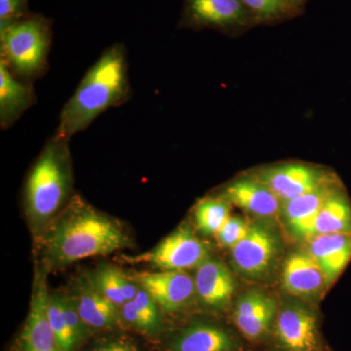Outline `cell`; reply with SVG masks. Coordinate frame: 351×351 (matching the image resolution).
Here are the masks:
<instances>
[{"label": "cell", "instance_id": "cell-1", "mask_svg": "<svg viewBox=\"0 0 351 351\" xmlns=\"http://www.w3.org/2000/svg\"><path fill=\"white\" fill-rule=\"evenodd\" d=\"M41 232L43 265L47 269L108 255L130 244L120 221L95 209L78 195H73Z\"/></svg>", "mask_w": 351, "mask_h": 351}, {"label": "cell", "instance_id": "cell-2", "mask_svg": "<svg viewBox=\"0 0 351 351\" xmlns=\"http://www.w3.org/2000/svg\"><path fill=\"white\" fill-rule=\"evenodd\" d=\"M131 95L125 46L112 44L88 69L64 106L55 134L71 140L101 113L128 101Z\"/></svg>", "mask_w": 351, "mask_h": 351}, {"label": "cell", "instance_id": "cell-3", "mask_svg": "<svg viewBox=\"0 0 351 351\" xmlns=\"http://www.w3.org/2000/svg\"><path fill=\"white\" fill-rule=\"evenodd\" d=\"M73 188L69 140L54 134L44 145L25 181V212L34 232H43L63 211L73 197Z\"/></svg>", "mask_w": 351, "mask_h": 351}, {"label": "cell", "instance_id": "cell-4", "mask_svg": "<svg viewBox=\"0 0 351 351\" xmlns=\"http://www.w3.org/2000/svg\"><path fill=\"white\" fill-rule=\"evenodd\" d=\"M53 23L31 13L0 31V62L27 83L43 77L49 69Z\"/></svg>", "mask_w": 351, "mask_h": 351}, {"label": "cell", "instance_id": "cell-5", "mask_svg": "<svg viewBox=\"0 0 351 351\" xmlns=\"http://www.w3.org/2000/svg\"><path fill=\"white\" fill-rule=\"evenodd\" d=\"M208 258L209 250L206 245L188 226H181L152 250L140 255L122 256L120 261L131 265L145 263L159 270L186 271L197 269Z\"/></svg>", "mask_w": 351, "mask_h": 351}, {"label": "cell", "instance_id": "cell-6", "mask_svg": "<svg viewBox=\"0 0 351 351\" xmlns=\"http://www.w3.org/2000/svg\"><path fill=\"white\" fill-rule=\"evenodd\" d=\"M254 20L242 0H184L180 25L189 29L230 31Z\"/></svg>", "mask_w": 351, "mask_h": 351}, {"label": "cell", "instance_id": "cell-7", "mask_svg": "<svg viewBox=\"0 0 351 351\" xmlns=\"http://www.w3.org/2000/svg\"><path fill=\"white\" fill-rule=\"evenodd\" d=\"M130 276L165 313L181 311L196 293L195 278L186 271L134 272Z\"/></svg>", "mask_w": 351, "mask_h": 351}, {"label": "cell", "instance_id": "cell-8", "mask_svg": "<svg viewBox=\"0 0 351 351\" xmlns=\"http://www.w3.org/2000/svg\"><path fill=\"white\" fill-rule=\"evenodd\" d=\"M48 294L45 274L38 272L29 316L18 339L16 351H63L48 320Z\"/></svg>", "mask_w": 351, "mask_h": 351}, {"label": "cell", "instance_id": "cell-9", "mask_svg": "<svg viewBox=\"0 0 351 351\" xmlns=\"http://www.w3.org/2000/svg\"><path fill=\"white\" fill-rule=\"evenodd\" d=\"M281 203L320 188L331 182L320 171L301 163L284 164L263 171L258 177Z\"/></svg>", "mask_w": 351, "mask_h": 351}, {"label": "cell", "instance_id": "cell-10", "mask_svg": "<svg viewBox=\"0 0 351 351\" xmlns=\"http://www.w3.org/2000/svg\"><path fill=\"white\" fill-rule=\"evenodd\" d=\"M277 252L276 235L265 226L251 225L248 234L232 249V261L245 276L260 277L270 269Z\"/></svg>", "mask_w": 351, "mask_h": 351}, {"label": "cell", "instance_id": "cell-11", "mask_svg": "<svg viewBox=\"0 0 351 351\" xmlns=\"http://www.w3.org/2000/svg\"><path fill=\"white\" fill-rule=\"evenodd\" d=\"M276 336L289 351H311L316 346V317L301 304L286 306L276 319Z\"/></svg>", "mask_w": 351, "mask_h": 351}, {"label": "cell", "instance_id": "cell-12", "mask_svg": "<svg viewBox=\"0 0 351 351\" xmlns=\"http://www.w3.org/2000/svg\"><path fill=\"white\" fill-rule=\"evenodd\" d=\"M276 314V300L260 291L239 298L234 309V322L249 339H261L269 332Z\"/></svg>", "mask_w": 351, "mask_h": 351}, {"label": "cell", "instance_id": "cell-13", "mask_svg": "<svg viewBox=\"0 0 351 351\" xmlns=\"http://www.w3.org/2000/svg\"><path fill=\"white\" fill-rule=\"evenodd\" d=\"M221 197L260 218H274L282 209L281 201L258 179L237 180L226 186Z\"/></svg>", "mask_w": 351, "mask_h": 351}, {"label": "cell", "instance_id": "cell-14", "mask_svg": "<svg viewBox=\"0 0 351 351\" xmlns=\"http://www.w3.org/2000/svg\"><path fill=\"white\" fill-rule=\"evenodd\" d=\"M337 189H339V186L331 181L313 191L282 203L281 210L289 228L295 237L304 239L313 237L314 223L317 215L328 198Z\"/></svg>", "mask_w": 351, "mask_h": 351}, {"label": "cell", "instance_id": "cell-15", "mask_svg": "<svg viewBox=\"0 0 351 351\" xmlns=\"http://www.w3.org/2000/svg\"><path fill=\"white\" fill-rule=\"evenodd\" d=\"M34 84L19 80L0 62V127L2 130L11 128L36 105Z\"/></svg>", "mask_w": 351, "mask_h": 351}, {"label": "cell", "instance_id": "cell-16", "mask_svg": "<svg viewBox=\"0 0 351 351\" xmlns=\"http://www.w3.org/2000/svg\"><path fill=\"white\" fill-rule=\"evenodd\" d=\"M283 287L291 295L311 297L329 285L324 272L308 252H295L285 261Z\"/></svg>", "mask_w": 351, "mask_h": 351}, {"label": "cell", "instance_id": "cell-17", "mask_svg": "<svg viewBox=\"0 0 351 351\" xmlns=\"http://www.w3.org/2000/svg\"><path fill=\"white\" fill-rule=\"evenodd\" d=\"M71 297L80 317L91 329H110L121 320L119 307L104 297L88 277L78 282Z\"/></svg>", "mask_w": 351, "mask_h": 351}, {"label": "cell", "instance_id": "cell-18", "mask_svg": "<svg viewBox=\"0 0 351 351\" xmlns=\"http://www.w3.org/2000/svg\"><path fill=\"white\" fill-rule=\"evenodd\" d=\"M195 286L196 294L205 304L223 307L234 293L235 280L223 263L209 258L196 269Z\"/></svg>", "mask_w": 351, "mask_h": 351}, {"label": "cell", "instance_id": "cell-19", "mask_svg": "<svg viewBox=\"0 0 351 351\" xmlns=\"http://www.w3.org/2000/svg\"><path fill=\"white\" fill-rule=\"evenodd\" d=\"M308 253L332 284L351 261V233L315 235L309 239Z\"/></svg>", "mask_w": 351, "mask_h": 351}, {"label": "cell", "instance_id": "cell-20", "mask_svg": "<svg viewBox=\"0 0 351 351\" xmlns=\"http://www.w3.org/2000/svg\"><path fill=\"white\" fill-rule=\"evenodd\" d=\"M237 343L232 337L214 325L195 324L184 330L171 343V351H232Z\"/></svg>", "mask_w": 351, "mask_h": 351}, {"label": "cell", "instance_id": "cell-21", "mask_svg": "<svg viewBox=\"0 0 351 351\" xmlns=\"http://www.w3.org/2000/svg\"><path fill=\"white\" fill-rule=\"evenodd\" d=\"M95 288L119 308L137 295L138 285L119 267L101 265L88 276Z\"/></svg>", "mask_w": 351, "mask_h": 351}, {"label": "cell", "instance_id": "cell-22", "mask_svg": "<svg viewBox=\"0 0 351 351\" xmlns=\"http://www.w3.org/2000/svg\"><path fill=\"white\" fill-rule=\"evenodd\" d=\"M331 233H351V203L339 189L328 198L314 223L313 237Z\"/></svg>", "mask_w": 351, "mask_h": 351}, {"label": "cell", "instance_id": "cell-23", "mask_svg": "<svg viewBox=\"0 0 351 351\" xmlns=\"http://www.w3.org/2000/svg\"><path fill=\"white\" fill-rule=\"evenodd\" d=\"M230 218V203L223 197H206L196 204L195 223L203 234L216 235Z\"/></svg>", "mask_w": 351, "mask_h": 351}, {"label": "cell", "instance_id": "cell-24", "mask_svg": "<svg viewBox=\"0 0 351 351\" xmlns=\"http://www.w3.org/2000/svg\"><path fill=\"white\" fill-rule=\"evenodd\" d=\"M47 315L49 324L63 351H75L80 346L64 313L63 298L59 294H48Z\"/></svg>", "mask_w": 351, "mask_h": 351}, {"label": "cell", "instance_id": "cell-25", "mask_svg": "<svg viewBox=\"0 0 351 351\" xmlns=\"http://www.w3.org/2000/svg\"><path fill=\"white\" fill-rule=\"evenodd\" d=\"M254 20L276 21L295 10L289 0H242Z\"/></svg>", "mask_w": 351, "mask_h": 351}, {"label": "cell", "instance_id": "cell-26", "mask_svg": "<svg viewBox=\"0 0 351 351\" xmlns=\"http://www.w3.org/2000/svg\"><path fill=\"white\" fill-rule=\"evenodd\" d=\"M133 302H135L138 313L144 320L147 334L152 335L158 331L161 326V314L159 311L160 307L151 295L147 294L144 289L140 287Z\"/></svg>", "mask_w": 351, "mask_h": 351}, {"label": "cell", "instance_id": "cell-27", "mask_svg": "<svg viewBox=\"0 0 351 351\" xmlns=\"http://www.w3.org/2000/svg\"><path fill=\"white\" fill-rule=\"evenodd\" d=\"M250 226L239 217L230 216L223 228L217 232V239L221 246L232 249L248 234Z\"/></svg>", "mask_w": 351, "mask_h": 351}, {"label": "cell", "instance_id": "cell-28", "mask_svg": "<svg viewBox=\"0 0 351 351\" xmlns=\"http://www.w3.org/2000/svg\"><path fill=\"white\" fill-rule=\"evenodd\" d=\"M31 13L29 0H0V31Z\"/></svg>", "mask_w": 351, "mask_h": 351}, {"label": "cell", "instance_id": "cell-29", "mask_svg": "<svg viewBox=\"0 0 351 351\" xmlns=\"http://www.w3.org/2000/svg\"><path fill=\"white\" fill-rule=\"evenodd\" d=\"M90 351H140L137 346L126 339H112L96 346Z\"/></svg>", "mask_w": 351, "mask_h": 351}, {"label": "cell", "instance_id": "cell-30", "mask_svg": "<svg viewBox=\"0 0 351 351\" xmlns=\"http://www.w3.org/2000/svg\"><path fill=\"white\" fill-rule=\"evenodd\" d=\"M289 1L291 2L292 6L294 7V9H295L298 6L301 5L302 1H304V0H289Z\"/></svg>", "mask_w": 351, "mask_h": 351}]
</instances>
